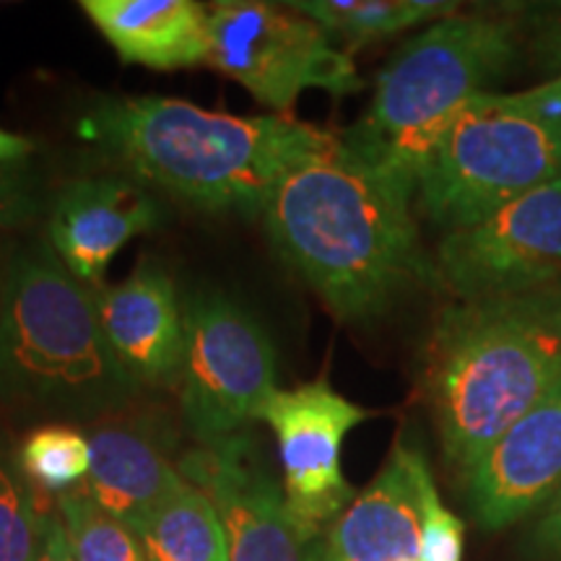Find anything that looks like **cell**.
<instances>
[{"instance_id": "21", "label": "cell", "mask_w": 561, "mask_h": 561, "mask_svg": "<svg viewBox=\"0 0 561 561\" xmlns=\"http://www.w3.org/2000/svg\"><path fill=\"white\" fill-rule=\"evenodd\" d=\"M58 507L76 561H146L136 533L96 507L83 489L58 496Z\"/></svg>"}, {"instance_id": "13", "label": "cell", "mask_w": 561, "mask_h": 561, "mask_svg": "<svg viewBox=\"0 0 561 561\" xmlns=\"http://www.w3.org/2000/svg\"><path fill=\"white\" fill-rule=\"evenodd\" d=\"M432 496L437 486L424 453L398 439L375 481L325 530V561H419Z\"/></svg>"}, {"instance_id": "17", "label": "cell", "mask_w": 561, "mask_h": 561, "mask_svg": "<svg viewBox=\"0 0 561 561\" xmlns=\"http://www.w3.org/2000/svg\"><path fill=\"white\" fill-rule=\"evenodd\" d=\"M81 9L125 62L178 70L208 60V11L193 0H83Z\"/></svg>"}, {"instance_id": "9", "label": "cell", "mask_w": 561, "mask_h": 561, "mask_svg": "<svg viewBox=\"0 0 561 561\" xmlns=\"http://www.w3.org/2000/svg\"><path fill=\"white\" fill-rule=\"evenodd\" d=\"M434 268L458 301L559 286L561 180L507 203L473 227L447 231Z\"/></svg>"}, {"instance_id": "18", "label": "cell", "mask_w": 561, "mask_h": 561, "mask_svg": "<svg viewBox=\"0 0 561 561\" xmlns=\"http://www.w3.org/2000/svg\"><path fill=\"white\" fill-rule=\"evenodd\" d=\"M286 5L351 50L458 13V3L447 0H299Z\"/></svg>"}, {"instance_id": "6", "label": "cell", "mask_w": 561, "mask_h": 561, "mask_svg": "<svg viewBox=\"0 0 561 561\" xmlns=\"http://www.w3.org/2000/svg\"><path fill=\"white\" fill-rule=\"evenodd\" d=\"M561 180V125L536 115L523 94L473 96L421 161L419 208L458 231Z\"/></svg>"}, {"instance_id": "15", "label": "cell", "mask_w": 561, "mask_h": 561, "mask_svg": "<svg viewBox=\"0 0 561 561\" xmlns=\"http://www.w3.org/2000/svg\"><path fill=\"white\" fill-rule=\"evenodd\" d=\"M102 333L130 382H164L180 371L185 314L172 278L144 265L128 280L96 297Z\"/></svg>"}, {"instance_id": "10", "label": "cell", "mask_w": 561, "mask_h": 561, "mask_svg": "<svg viewBox=\"0 0 561 561\" xmlns=\"http://www.w3.org/2000/svg\"><path fill=\"white\" fill-rule=\"evenodd\" d=\"M178 468L219 510L231 561H325V530L294 515L284 483L244 434L203 445Z\"/></svg>"}, {"instance_id": "24", "label": "cell", "mask_w": 561, "mask_h": 561, "mask_svg": "<svg viewBox=\"0 0 561 561\" xmlns=\"http://www.w3.org/2000/svg\"><path fill=\"white\" fill-rule=\"evenodd\" d=\"M42 210L39 180L24 161L0 164V229L32 221Z\"/></svg>"}, {"instance_id": "26", "label": "cell", "mask_w": 561, "mask_h": 561, "mask_svg": "<svg viewBox=\"0 0 561 561\" xmlns=\"http://www.w3.org/2000/svg\"><path fill=\"white\" fill-rule=\"evenodd\" d=\"M525 561H561V494L533 517L520 541Z\"/></svg>"}, {"instance_id": "16", "label": "cell", "mask_w": 561, "mask_h": 561, "mask_svg": "<svg viewBox=\"0 0 561 561\" xmlns=\"http://www.w3.org/2000/svg\"><path fill=\"white\" fill-rule=\"evenodd\" d=\"M91 468L83 491L96 507L138 533L185 486V476L144 426L107 424L89 439Z\"/></svg>"}, {"instance_id": "12", "label": "cell", "mask_w": 561, "mask_h": 561, "mask_svg": "<svg viewBox=\"0 0 561 561\" xmlns=\"http://www.w3.org/2000/svg\"><path fill=\"white\" fill-rule=\"evenodd\" d=\"M466 479V502L486 533L533 520L561 494V380L515 421Z\"/></svg>"}, {"instance_id": "22", "label": "cell", "mask_w": 561, "mask_h": 561, "mask_svg": "<svg viewBox=\"0 0 561 561\" xmlns=\"http://www.w3.org/2000/svg\"><path fill=\"white\" fill-rule=\"evenodd\" d=\"M47 517L26 483L0 462V561H37Z\"/></svg>"}, {"instance_id": "14", "label": "cell", "mask_w": 561, "mask_h": 561, "mask_svg": "<svg viewBox=\"0 0 561 561\" xmlns=\"http://www.w3.org/2000/svg\"><path fill=\"white\" fill-rule=\"evenodd\" d=\"M159 219V203L140 182L87 178L68 182L58 193L47 234L70 276L94 286L112 257Z\"/></svg>"}, {"instance_id": "4", "label": "cell", "mask_w": 561, "mask_h": 561, "mask_svg": "<svg viewBox=\"0 0 561 561\" xmlns=\"http://www.w3.org/2000/svg\"><path fill=\"white\" fill-rule=\"evenodd\" d=\"M517 13H453L405 42L380 70L369 110L341 133L356 153L416 187L421 161L450 117L491 94L520 58Z\"/></svg>"}, {"instance_id": "7", "label": "cell", "mask_w": 561, "mask_h": 561, "mask_svg": "<svg viewBox=\"0 0 561 561\" xmlns=\"http://www.w3.org/2000/svg\"><path fill=\"white\" fill-rule=\"evenodd\" d=\"M206 62L276 112H289L307 89L346 96L364 87L351 53L289 5H210Z\"/></svg>"}, {"instance_id": "20", "label": "cell", "mask_w": 561, "mask_h": 561, "mask_svg": "<svg viewBox=\"0 0 561 561\" xmlns=\"http://www.w3.org/2000/svg\"><path fill=\"white\" fill-rule=\"evenodd\" d=\"M19 462L34 486L62 496L87 481L91 447L89 439L70 426H42L26 437Z\"/></svg>"}, {"instance_id": "2", "label": "cell", "mask_w": 561, "mask_h": 561, "mask_svg": "<svg viewBox=\"0 0 561 561\" xmlns=\"http://www.w3.org/2000/svg\"><path fill=\"white\" fill-rule=\"evenodd\" d=\"M81 130L140 185L244 214H263L284 174L335 136L286 115L240 117L164 96L104 102Z\"/></svg>"}, {"instance_id": "23", "label": "cell", "mask_w": 561, "mask_h": 561, "mask_svg": "<svg viewBox=\"0 0 561 561\" xmlns=\"http://www.w3.org/2000/svg\"><path fill=\"white\" fill-rule=\"evenodd\" d=\"M462 551H466V525L442 504L439 494L432 496L421 523L419 561H462Z\"/></svg>"}, {"instance_id": "25", "label": "cell", "mask_w": 561, "mask_h": 561, "mask_svg": "<svg viewBox=\"0 0 561 561\" xmlns=\"http://www.w3.org/2000/svg\"><path fill=\"white\" fill-rule=\"evenodd\" d=\"M525 47H528L538 66L561 76V3L530 5V11L517 13Z\"/></svg>"}, {"instance_id": "28", "label": "cell", "mask_w": 561, "mask_h": 561, "mask_svg": "<svg viewBox=\"0 0 561 561\" xmlns=\"http://www.w3.org/2000/svg\"><path fill=\"white\" fill-rule=\"evenodd\" d=\"M32 151L34 144L30 138L0 128V164H19V161L30 159Z\"/></svg>"}, {"instance_id": "3", "label": "cell", "mask_w": 561, "mask_h": 561, "mask_svg": "<svg viewBox=\"0 0 561 561\" xmlns=\"http://www.w3.org/2000/svg\"><path fill=\"white\" fill-rule=\"evenodd\" d=\"M561 380V284L455 301L426 346L424 388L460 473Z\"/></svg>"}, {"instance_id": "5", "label": "cell", "mask_w": 561, "mask_h": 561, "mask_svg": "<svg viewBox=\"0 0 561 561\" xmlns=\"http://www.w3.org/2000/svg\"><path fill=\"white\" fill-rule=\"evenodd\" d=\"M130 385L94 294L45 244L19 252L0 289V398L100 401Z\"/></svg>"}, {"instance_id": "8", "label": "cell", "mask_w": 561, "mask_h": 561, "mask_svg": "<svg viewBox=\"0 0 561 561\" xmlns=\"http://www.w3.org/2000/svg\"><path fill=\"white\" fill-rule=\"evenodd\" d=\"M276 390V348L257 320L219 294L193 297L180 398L195 437L203 445L234 437Z\"/></svg>"}, {"instance_id": "11", "label": "cell", "mask_w": 561, "mask_h": 561, "mask_svg": "<svg viewBox=\"0 0 561 561\" xmlns=\"http://www.w3.org/2000/svg\"><path fill=\"white\" fill-rule=\"evenodd\" d=\"M369 416L325 380L276 390L257 411L276 437L286 504L310 528L328 530L354 502V489L341 473V447Z\"/></svg>"}, {"instance_id": "1", "label": "cell", "mask_w": 561, "mask_h": 561, "mask_svg": "<svg viewBox=\"0 0 561 561\" xmlns=\"http://www.w3.org/2000/svg\"><path fill=\"white\" fill-rule=\"evenodd\" d=\"M413 195L411 182L335 133L273 187L263 221L278 255L335 318L367 322L437 278L411 214Z\"/></svg>"}, {"instance_id": "27", "label": "cell", "mask_w": 561, "mask_h": 561, "mask_svg": "<svg viewBox=\"0 0 561 561\" xmlns=\"http://www.w3.org/2000/svg\"><path fill=\"white\" fill-rule=\"evenodd\" d=\"M37 561H76L66 523H62L60 515H53V512H50V517H47L45 543H42Z\"/></svg>"}, {"instance_id": "19", "label": "cell", "mask_w": 561, "mask_h": 561, "mask_svg": "<svg viewBox=\"0 0 561 561\" xmlns=\"http://www.w3.org/2000/svg\"><path fill=\"white\" fill-rule=\"evenodd\" d=\"M136 536L146 561H231L219 510L193 483L153 512Z\"/></svg>"}]
</instances>
